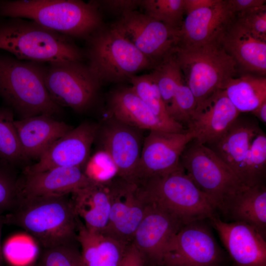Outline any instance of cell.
<instances>
[{"label":"cell","instance_id":"cell-4","mask_svg":"<svg viewBox=\"0 0 266 266\" xmlns=\"http://www.w3.org/2000/svg\"><path fill=\"white\" fill-rule=\"evenodd\" d=\"M0 49L18 60L44 64L82 61L84 57L70 37L20 18L0 21Z\"/></svg>","mask_w":266,"mask_h":266},{"label":"cell","instance_id":"cell-18","mask_svg":"<svg viewBox=\"0 0 266 266\" xmlns=\"http://www.w3.org/2000/svg\"><path fill=\"white\" fill-rule=\"evenodd\" d=\"M224 90H218L198 105L187 123L195 140L208 146L221 137L240 114Z\"/></svg>","mask_w":266,"mask_h":266},{"label":"cell","instance_id":"cell-25","mask_svg":"<svg viewBox=\"0 0 266 266\" xmlns=\"http://www.w3.org/2000/svg\"><path fill=\"white\" fill-rule=\"evenodd\" d=\"M76 216L88 230L102 232L106 227L111 208L107 184L91 182L70 194Z\"/></svg>","mask_w":266,"mask_h":266},{"label":"cell","instance_id":"cell-40","mask_svg":"<svg viewBox=\"0 0 266 266\" xmlns=\"http://www.w3.org/2000/svg\"><path fill=\"white\" fill-rule=\"evenodd\" d=\"M230 10L235 15L266 5V0H226Z\"/></svg>","mask_w":266,"mask_h":266},{"label":"cell","instance_id":"cell-7","mask_svg":"<svg viewBox=\"0 0 266 266\" xmlns=\"http://www.w3.org/2000/svg\"><path fill=\"white\" fill-rule=\"evenodd\" d=\"M148 199L175 216L184 224L217 216V210L181 165L169 173L138 184Z\"/></svg>","mask_w":266,"mask_h":266},{"label":"cell","instance_id":"cell-21","mask_svg":"<svg viewBox=\"0 0 266 266\" xmlns=\"http://www.w3.org/2000/svg\"><path fill=\"white\" fill-rule=\"evenodd\" d=\"M261 130L256 121L240 114L227 132L206 146L248 187L247 159L251 141Z\"/></svg>","mask_w":266,"mask_h":266},{"label":"cell","instance_id":"cell-5","mask_svg":"<svg viewBox=\"0 0 266 266\" xmlns=\"http://www.w3.org/2000/svg\"><path fill=\"white\" fill-rule=\"evenodd\" d=\"M171 52L197 106L217 90H224L237 73L236 62L219 41L198 46L177 45Z\"/></svg>","mask_w":266,"mask_h":266},{"label":"cell","instance_id":"cell-24","mask_svg":"<svg viewBox=\"0 0 266 266\" xmlns=\"http://www.w3.org/2000/svg\"><path fill=\"white\" fill-rule=\"evenodd\" d=\"M107 106L109 117L130 126L141 130L177 133L156 116L131 87L112 91Z\"/></svg>","mask_w":266,"mask_h":266},{"label":"cell","instance_id":"cell-22","mask_svg":"<svg viewBox=\"0 0 266 266\" xmlns=\"http://www.w3.org/2000/svg\"><path fill=\"white\" fill-rule=\"evenodd\" d=\"M14 125L27 161L38 160L55 141L73 128L46 114L15 120Z\"/></svg>","mask_w":266,"mask_h":266},{"label":"cell","instance_id":"cell-26","mask_svg":"<svg viewBox=\"0 0 266 266\" xmlns=\"http://www.w3.org/2000/svg\"><path fill=\"white\" fill-rule=\"evenodd\" d=\"M76 240L81 247L83 266H120L128 246L101 232L88 230L78 217Z\"/></svg>","mask_w":266,"mask_h":266},{"label":"cell","instance_id":"cell-10","mask_svg":"<svg viewBox=\"0 0 266 266\" xmlns=\"http://www.w3.org/2000/svg\"><path fill=\"white\" fill-rule=\"evenodd\" d=\"M45 85L56 104L78 112L93 104L100 86L88 66L81 61L49 64Z\"/></svg>","mask_w":266,"mask_h":266},{"label":"cell","instance_id":"cell-6","mask_svg":"<svg viewBox=\"0 0 266 266\" xmlns=\"http://www.w3.org/2000/svg\"><path fill=\"white\" fill-rule=\"evenodd\" d=\"M86 39L87 66L100 85L129 80L155 66L111 26H102Z\"/></svg>","mask_w":266,"mask_h":266},{"label":"cell","instance_id":"cell-3","mask_svg":"<svg viewBox=\"0 0 266 266\" xmlns=\"http://www.w3.org/2000/svg\"><path fill=\"white\" fill-rule=\"evenodd\" d=\"M47 66L44 63L0 56V98L20 119L40 114L54 117L62 112L46 89Z\"/></svg>","mask_w":266,"mask_h":266},{"label":"cell","instance_id":"cell-37","mask_svg":"<svg viewBox=\"0 0 266 266\" xmlns=\"http://www.w3.org/2000/svg\"><path fill=\"white\" fill-rule=\"evenodd\" d=\"M196 106L195 97L185 81L180 86L167 111L172 119L182 125L188 123Z\"/></svg>","mask_w":266,"mask_h":266},{"label":"cell","instance_id":"cell-27","mask_svg":"<svg viewBox=\"0 0 266 266\" xmlns=\"http://www.w3.org/2000/svg\"><path fill=\"white\" fill-rule=\"evenodd\" d=\"M221 214L232 222L252 227L266 238V185L245 187L230 200Z\"/></svg>","mask_w":266,"mask_h":266},{"label":"cell","instance_id":"cell-44","mask_svg":"<svg viewBox=\"0 0 266 266\" xmlns=\"http://www.w3.org/2000/svg\"><path fill=\"white\" fill-rule=\"evenodd\" d=\"M3 224L4 223H3V216L0 215V264L2 259V250L1 248V234L2 226Z\"/></svg>","mask_w":266,"mask_h":266},{"label":"cell","instance_id":"cell-14","mask_svg":"<svg viewBox=\"0 0 266 266\" xmlns=\"http://www.w3.org/2000/svg\"><path fill=\"white\" fill-rule=\"evenodd\" d=\"M99 125L84 122L55 141L37 162L29 165L23 173L44 171L57 167L83 168L90 157Z\"/></svg>","mask_w":266,"mask_h":266},{"label":"cell","instance_id":"cell-13","mask_svg":"<svg viewBox=\"0 0 266 266\" xmlns=\"http://www.w3.org/2000/svg\"><path fill=\"white\" fill-rule=\"evenodd\" d=\"M195 138V134L188 130L183 133L150 131L143 140L136 183L179 167L183 151Z\"/></svg>","mask_w":266,"mask_h":266},{"label":"cell","instance_id":"cell-30","mask_svg":"<svg viewBox=\"0 0 266 266\" xmlns=\"http://www.w3.org/2000/svg\"><path fill=\"white\" fill-rule=\"evenodd\" d=\"M14 112L0 107V159L17 167L27 161L21 146L14 125Z\"/></svg>","mask_w":266,"mask_h":266},{"label":"cell","instance_id":"cell-45","mask_svg":"<svg viewBox=\"0 0 266 266\" xmlns=\"http://www.w3.org/2000/svg\"><path fill=\"white\" fill-rule=\"evenodd\" d=\"M146 266H152V265H147Z\"/></svg>","mask_w":266,"mask_h":266},{"label":"cell","instance_id":"cell-31","mask_svg":"<svg viewBox=\"0 0 266 266\" xmlns=\"http://www.w3.org/2000/svg\"><path fill=\"white\" fill-rule=\"evenodd\" d=\"M154 78L166 110L185 79L174 55L170 52L153 67Z\"/></svg>","mask_w":266,"mask_h":266},{"label":"cell","instance_id":"cell-38","mask_svg":"<svg viewBox=\"0 0 266 266\" xmlns=\"http://www.w3.org/2000/svg\"><path fill=\"white\" fill-rule=\"evenodd\" d=\"M235 16L236 20L255 36L266 41V5Z\"/></svg>","mask_w":266,"mask_h":266},{"label":"cell","instance_id":"cell-29","mask_svg":"<svg viewBox=\"0 0 266 266\" xmlns=\"http://www.w3.org/2000/svg\"><path fill=\"white\" fill-rule=\"evenodd\" d=\"M129 81L131 88L153 114L177 133H183L182 124L172 119L168 114L157 85L151 73L132 76Z\"/></svg>","mask_w":266,"mask_h":266},{"label":"cell","instance_id":"cell-41","mask_svg":"<svg viewBox=\"0 0 266 266\" xmlns=\"http://www.w3.org/2000/svg\"><path fill=\"white\" fill-rule=\"evenodd\" d=\"M120 266H146L142 254L132 244L127 247Z\"/></svg>","mask_w":266,"mask_h":266},{"label":"cell","instance_id":"cell-9","mask_svg":"<svg viewBox=\"0 0 266 266\" xmlns=\"http://www.w3.org/2000/svg\"><path fill=\"white\" fill-rule=\"evenodd\" d=\"M226 260L208 220L182 227L171 240L161 266H223Z\"/></svg>","mask_w":266,"mask_h":266},{"label":"cell","instance_id":"cell-15","mask_svg":"<svg viewBox=\"0 0 266 266\" xmlns=\"http://www.w3.org/2000/svg\"><path fill=\"white\" fill-rule=\"evenodd\" d=\"M150 201L132 243L144 257L146 266H161L169 243L185 224L158 204Z\"/></svg>","mask_w":266,"mask_h":266},{"label":"cell","instance_id":"cell-36","mask_svg":"<svg viewBox=\"0 0 266 266\" xmlns=\"http://www.w3.org/2000/svg\"><path fill=\"white\" fill-rule=\"evenodd\" d=\"M74 242L45 248L37 266H83Z\"/></svg>","mask_w":266,"mask_h":266},{"label":"cell","instance_id":"cell-34","mask_svg":"<svg viewBox=\"0 0 266 266\" xmlns=\"http://www.w3.org/2000/svg\"><path fill=\"white\" fill-rule=\"evenodd\" d=\"M82 169L94 183L107 184L118 177L117 166L109 153L102 149L90 156Z\"/></svg>","mask_w":266,"mask_h":266},{"label":"cell","instance_id":"cell-1","mask_svg":"<svg viewBox=\"0 0 266 266\" xmlns=\"http://www.w3.org/2000/svg\"><path fill=\"white\" fill-rule=\"evenodd\" d=\"M77 219L70 195L17 198L3 216L4 224L21 228L45 249L74 242Z\"/></svg>","mask_w":266,"mask_h":266},{"label":"cell","instance_id":"cell-19","mask_svg":"<svg viewBox=\"0 0 266 266\" xmlns=\"http://www.w3.org/2000/svg\"><path fill=\"white\" fill-rule=\"evenodd\" d=\"M226 0L186 14L179 30L178 45L198 46L218 41L235 18Z\"/></svg>","mask_w":266,"mask_h":266},{"label":"cell","instance_id":"cell-17","mask_svg":"<svg viewBox=\"0 0 266 266\" xmlns=\"http://www.w3.org/2000/svg\"><path fill=\"white\" fill-rule=\"evenodd\" d=\"M219 236L233 266H266V240L252 227L238 222H227L218 216L208 219Z\"/></svg>","mask_w":266,"mask_h":266},{"label":"cell","instance_id":"cell-39","mask_svg":"<svg viewBox=\"0 0 266 266\" xmlns=\"http://www.w3.org/2000/svg\"><path fill=\"white\" fill-rule=\"evenodd\" d=\"M97 2L111 12L121 16L136 10L141 6L142 0H106Z\"/></svg>","mask_w":266,"mask_h":266},{"label":"cell","instance_id":"cell-2","mask_svg":"<svg viewBox=\"0 0 266 266\" xmlns=\"http://www.w3.org/2000/svg\"><path fill=\"white\" fill-rule=\"evenodd\" d=\"M0 16L26 18L70 37L87 38L103 26L99 6L94 1L0 0Z\"/></svg>","mask_w":266,"mask_h":266},{"label":"cell","instance_id":"cell-33","mask_svg":"<svg viewBox=\"0 0 266 266\" xmlns=\"http://www.w3.org/2000/svg\"><path fill=\"white\" fill-rule=\"evenodd\" d=\"M248 187L265 185L266 135L261 129L253 137L247 159Z\"/></svg>","mask_w":266,"mask_h":266},{"label":"cell","instance_id":"cell-35","mask_svg":"<svg viewBox=\"0 0 266 266\" xmlns=\"http://www.w3.org/2000/svg\"><path fill=\"white\" fill-rule=\"evenodd\" d=\"M17 168L0 159V215L10 211L14 206L17 196L19 176Z\"/></svg>","mask_w":266,"mask_h":266},{"label":"cell","instance_id":"cell-32","mask_svg":"<svg viewBox=\"0 0 266 266\" xmlns=\"http://www.w3.org/2000/svg\"><path fill=\"white\" fill-rule=\"evenodd\" d=\"M141 6L144 14L179 30L185 14L184 0H142Z\"/></svg>","mask_w":266,"mask_h":266},{"label":"cell","instance_id":"cell-20","mask_svg":"<svg viewBox=\"0 0 266 266\" xmlns=\"http://www.w3.org/2000/svg\"><path fill=\"white\" fill-rule=\"evenodd\" d=\"M92 182L80 167H57L19 176L17 198L70 195Z\"/></svg>","mask_w":266,"mask_h":266},{"label":"cell","instance_id":"cell-23","mask_svg":"<svg viewBox=\"0 0 266 266\" xmlns=\"http://www.w3.org/2000/svg\"><path fill=\"white\" fill-rule=\"evenodd\" d=\"M219 41L243 69L266 74V41L255 36L235 17Z\"/></svg>","mask_w":266,"mask_h":266},{"label":"cell","instance_id":"cell-8","mask_svg":"<svg viewBox=\"0 0 266 266\" xmlns=\"http://www.w3.org/2000/svg\"><path fill=\"white\" fill-rule=\"evenodd\" d=\"M180 162L186 173L221 214L230 200L247 187L209 147L194 139L186 146Z\"/></svg>","mask_w":266,"mask_h":266},{"label":"cell","instance_id":"cell-11","mask_svg":"<svg viewBox=\"0 0 266 266\" xmlns=\"http://www.w3.org/2000/svg\"><path fill=\"white\" fill-rule=\"evenodd\" d=\"M107 185L111 208L108 223L101 233L129 245L150 201L138 184L117 177Z\"/></svg>","mask_w":266,"mask_h":266},{"label":"cell","instance_id":"cell-43","mask_svg":"<svg viewBox=\"0 0 266 266\" xmlns=\"http://www.w3.org/2000/svg\"><path fill=\"white\" fill-rule=\"evenodd\" d=\"M263 123L266 122V100L262 102L256 108L251 112Z\"/></svg>","mask_w":266,"mask_h":266},{"label":"cell","instance_id":"cell-28","mask_svg":"<svg viewBox=\"0 0 266 266\" xmlns=\"http://www.w3.org/2000/svg\"><path fill=\"white\" fill-rule=\"evenodd\" d=\"M224 90L240 113L251 112L266 100V78L251 74L233 77Z\"/></svg>","mask_w":266,"mask_h":266},{"label":"cell","instance_id":"cell-42","mask_svg":"<svg viewBox=\"0 0 266 266\" xmlns=\"http://www.w3.org/2000/svg\"><path fill=\"white\" fill-rule=\"evenodd\" d=\"M217 0H184L185 13L188 14L196 10L210 6Z\"/></svg>","mask_w":266,"mask_h":266},{"label":"cell","instance_id":"cell-12","mask_svg":"<svg viewBox=\"0 0 266 266\" xmlns=\"http://www.w3.org/2000/svg\"><path fill=\"white\" fill-rule=\"evenodd\" d=\"M111 26L155 65L179 41V30L136 10L120 16Z\"/></svg>","mask_w":266,"mask_h":266},{"label":"cell","instance_id":"cell-16","mask_svg":"<svg viewBox=\"0 0 266 266\" xmlns=\"http://www.w3.org/2000/svg\"><path fill=\"white\" fill-rule=\"evenodd\" d=\"M102 126L99 125L102 149L111 157L118 170V177L136 183V174L143 140L141 130L130 126L109 117Z\"/></svg>","mask_w":266,"mask_h":266}]
</instances>
